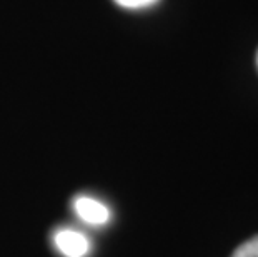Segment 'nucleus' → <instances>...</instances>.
Returning <instances> with one entry per match:
<instances>
[{"mask_svg": "<svg viewBox=\"0 0 258 257\" xmlns=\"http://www.w3.org/2000/svg\"><path fill=\"white\" fill-rule=\"evenodd\" d=\"M53 245L65 257H85L90 250L89 239L74 229H58L53 234Z\"/></svg>", "mask_w": 258, "mask_h": 257, "instance_id": "nucleus-1", "label": "nucleus"}, {"mask_svg": "<svg viewBox=\"0 0 258 257\" xmlns=\"http://www.w3.org/2000/svg\"><path fill=\"white\" fill-rule=\"evenodd\" d=\"M74 211L85 224L90 226H105L110 221V209L103 202L89 197V195H79L74 199Z\"/></svg>", "mask_w": 258, "mask_h": 257, "instance_id": "nucleus-2", "label": "nucleus"}, {"mask_svg": "<svg viewBox=\"0 0 258 257\" xmlns=\"http://www.w3.org/2000/svg\"><path fill=\"white\" fill-rule=\"evenodd\" d=\"M232 257H258V236L240 244Z\"/></svg>", "mask_w": 258, "mask_h": 257, "instance_id": "nucleus-3", "label": "nucleus"}, {"mask_svg": "<svg viewBox=\"0 0 258 257\" xmlns=\"http://www.w3.org/2000/svg\"><path fill=\"white\" fill-rule=\"evenodd\" d=\"M118 7L122 9H128V10H142V9H148L153 7L155 4H158L160 0H113Z\"/></svg>", "mask_w": 258, "mask_h": 257, "instance_id": "nucleus-4", "label": "nucleus"}, {"mask_svg": "<svg viewBox=\"0 0 258 257\" xmlns=\"http://www.w3.org/2000/svg\"><path fill=\"white\" fill-rule=\"evenodd\" d=\"M256 65H258V54H256Z\"/></svg>", "mask_w": 258, "mask_h": 257, "instance_id": "nucleus-5", "label": "nucleus"}]
</instances>
